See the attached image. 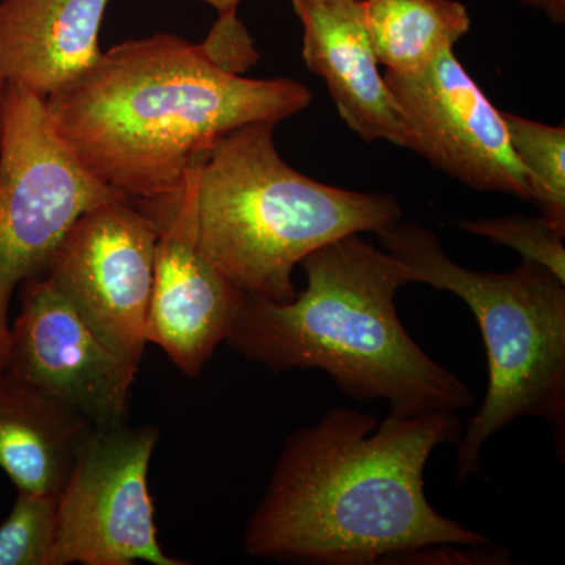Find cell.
I'll return each instance as SVG.
<instances>
[{
  "label": "cell",
  "mask_w": 565,
  "mask_h": 565,
  "mask_svg": "<svg viewBox=\"0 0 565 565\" xmlns=\"http://www.w3.org/2000/svg\"><path fill=\"white\" fill-rule=\"evenodd\" d=\"M463 429L456 412L379 423L330 408L282 446L245 526V552L280 563L374 565L424 546L487 544V535L437 512L424 490L430 455L457 444Z\"/></svg>",
  "instance_id": "1"
},
{
  "label": "cell",
  "mask_w": 565,
  "mask_h": 565,
  "mask_svg": "<svg viewBox=\"0 0 565 565\" xmlns=\"http://www.w3.org/2000/svg\"><path fill=\"white\" fill-rule=\"evenodd\" d=\"M292 79H247L172 33L103 52L87 74L44 99L52 129L77 162L137 203L180 193L230 132L278 122L311 104Z\"/></svg>",
  "instance_id": "2"
},
{
  "label": "cell",
  "mask_w": 565,
  "mask_h": 565,
  "mask_svg": "<svg viewBox=\"0 0 565 565\" xmlns=\"http://www.w3.org/2000/svg\"><path fill=\"white\" fill-rule=\"evenodd\" d=\"M307 286L285 303L247 296L225 343L274 373L321 370L356 401H385L390 414L457 412L470 386L435 362L397 316L396 294L412 275L359 234L300 263Z\"/></svg>",
  "instance_id": "3"
},
{
  "label": "cell",
  "mask_w": 565,
  "mask_h": 565,
  "mask_svg": "<svg viewBox=\"0 0 565 565\" xmlns=\"http://www.w3.org/2000/svg\"><path fill=\"white\" fill-rule=\"evenodd\" d=\"M274 122L223 137L182 185L195 243L247 296L285 303L292 274L323 245L401 222L392 195L334 188L282 161Z\"/></svg>",
  "instance_id": "4"
},
{
  "label": "cell",
  "mask_w": 565,
  "mask_h": 565,
  "mask_svg": "<svg viewBox=\"0 0 565 565\" xmlns=\"http://www.w3.org/2000/svg\"><path fill=\"white\" fill-rule=\"evenodd\" d=\"M375 234L408 267L412 281L460 297L484 340L489 386L457 441V482L481 473L487 441L520 416L553 424L564 457L565 282L525 259L511 273L467 269L418 223L397 222Z\"/></svg>",
  "instance_id": "5"
},
{
  "label": "cell",
  "mask_w": 565,
  "mask_h": 565,
  "mask_svg": "<svg viewBox=\"0 0 565 565\" xmlns=\"http://www.w3.org/2000/svg\"><path fill=\"white\" fill-rule=\"evenodd\" d=\"M117 196L125 195L96 180L62 143L44 99L6 85L0 139V374L9 351L14 291L46 270L82 214Z\"/></svg>",
  "instance_id": "6"
},
{
  "label": "cell",
  "mask_w": 565,
  "mask_h": 565,
  "mask_svg": "<svg viewBox=\"0 0 565 565\" xmlns=\"http://www.w3.org/2000/svg\"><path fill=\"white\" fill-rule=\"evenodd\" d=\"M158 427L92 426L58 498L57 535L46 565H184L158 539L148 470Z\"/></svg>",
  "instance_id": "7"
},
{
  "label": "cell",
  "mask_w": 565,
  "mask_h": 565,
  "mask_svg": "<svg viewBox=\"0 0 565 565\" xmlns=\"http://www.w3.org/2000/svg\"><path fill=\"white\" fill-rule=\"evenodd\" d=\"M158 236L139 204L117 196L81 215L41 274L111 352L139 370Z\"/></svg>",
  "instance_id": "8"
},
{
  "label": "cell",
  "mask_w": 565,
  "mask_h": 565,
  "mask_svg": "<svg viewBox=\"0 0 565 565\" xmlns=\"http://www.w3.org/2000/svg\"><path fill=\"white\" fill-rule=\"evenodd\" d=\"M403 111L411 150L435 169L481 192L530 200V182L497 109L452 51L416 73L386 71Z\"/></svg>",
  "instance_id": "9"
},
{
  "label": "cell",
  "mask_w": 565,
  "mask_h": 565,
  "mask_svg": "<svg viewBox=\"0 0 565 565\" xmlns=\"http://www.w3.org/2000/svg\"><path fill=\"white\" fill-rule=\"evenodd\" d=\"M3 373L84 416L92 426L126 422L139 367L110 351L44 275L20 286Z\"/></svg>",
  "instance_id": "10"
},
{
  "label": "cell",
  "mask_w": 565,
  "mask_h": 565,
  "mask_svg": "<svg viewBox=\"0 0 565 565\" xmlns=\"http://www.w3.org/2000/svg\"><path fill=\"white\" fill-rule=\"evenodd\" d=\"M139 206L159 228L147 341L182 373L199 377L232 332L247 294L196 245L182 189L172 199Z\"/></svg>",
  "instance_id": "11"
},
{
  "label": "cell",
  "mask_w": 565,
  "mask_h": 565,
  "mask_svg": "<svg viewBox=\"0 0 565 565\" xmlns=\"http://www.w3.org/2000/svg\"><path fill=\"white\" fill-rule=\"evenodd\" d=\"M303 25V61L323 77L341 118L367 143L411 150L407 122L379 71L362 0H291Z\"/></svg>",
  "instance_id": "12"
},
{
  "label": "cell",
  "mask_w": 565,
  "mask_h": 565,
  "mask_svg": "<svg viewBox=\"0 0 565 565\" xmlns=\"http://www.w3.org/2000/svg\"><path fill=\"white\" fill-rule=\"evenodd\" d=\"M110 0H0V84L41 99L99 62Z\"/></svg>",
  "instance_id": "13"
},
{
  "label": "cell",
  "mask_w": 565,
  "mask_h": 565,
  "mask_svg": "<svg viewBox=\"0 0 565 565\" xmlns=\"http://www.w3.org/2000/svg\"><path fill=\"white\" fill-rule=\"evenodd\" d=\"M90 427L54 397L0 374V468L18 492L61 494Z\"/></svg>",
  "instance_id": "14"
},
{
  "label": "cell",
  "mask_w": 565,
  "mask_h": 565,
  "mask_svg": "<svg viewBox=\"0 0 565 565\" xmlns=\"http://www.w3.org/2000/svg\"><path fill=\"white\" fill-rule=\"evenodd\" d=\"M364 22L379 65L416 73L452 51L471 28L457 0H362Z\"/></svg>",
  "instance_id": "15"
},
{
  "label": "cell",
  "mask_w": 565,
  "mask_h": 565,
  "mask_svg": "<svg viewBox=\"0 0 565 565\" xmlns=\"http://www.w3.org/2000/svg\"><path fill=\"white\" fill-rule=\"evenodd\" d=\"M516 159L530 182V200L541 217L565 236V129L504 114Z\"/></svg>",
  "instance_id": "16"
},
{
  "label": "cell",
  "mask_w": 565,
  "mask_h": 565,
  "mask_svg": "<svg viewBox=\"0 0 565 565\" xmlns=\"http://www.w3.org/2000/svg\"><path fill=\"white\" fill-rule=\"evenodd\" d=\"M58 498L18 492L0 525V565H46L57 535Z\"/></svg>",
  "instance_id": "17"
},
{
  "label": "cell",
  "mask_w": 565,
  "mask_h": 565,
  "mask_svg": "<svg viewBox=\"0 0 565 565\" xmlns=\"http://www.w3.org/2000/svg\"><path fill=\"white\" fill-rule=\"evenodd\" d=\"M465 233L484 236L494 243L508 245L523 256L525 262L539 264L565 282V247L563 234L548 222L526 215L479 218L459 223Z\"/></svg>",
  "instance_id": "18"
},
{
  "label": "cell",
  "mask_w": 565,
  "mask_h": 565,
  "mask_svg": "<svg viewBox=\"0 0 565 565\" xmlns=\"http://www.w3.org/2000/svg\"><path fill=\"white\" fill-rule=\"evenodd\" d=\"M522 2L544 10L557 24H563L565 20V0H522Z\"/></svg>",
  "instance_id": "19"
},
{
  "label": "cell",
  "mask_w": 565,
  "mask_h": 565,
  "mask_svg": "<svg viewBox=\"0 0 565 565\" xmlns=\"http://www.w3.org/2000/svg\"><path fill=\"white\" fill-rule=\"evenodd\" d=\"M218 11V18L237 17L241 0H203Z\"/></svg>",
  "instance_id": "20"
},
{
  "label": "cell",
  "mask_w": 565,
  "mask_h": 565,
  "mask_svg": "<svg viewBox=\"0 0 565 565\" xmlns=\"http://www.w3.org/2000/svg\"><path fill=\"white\" fill-rule=\"evenodd\" d=\"M3 85L0 84V139H2V95H3Z\"/></svg>",
  "instance_id": "21"
}]
</instances>
